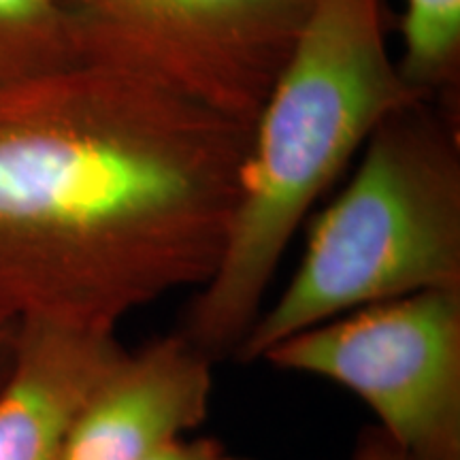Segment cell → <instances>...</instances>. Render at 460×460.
<instances>
[{"instance_id": "5b68a950", "label": "cell", "mask_w": 460, "mask_h": 460, "mask_svg": "<svg viewBox=\"0 0 460 460\" xmlns=\"http://www.w3.org/2000/svg\"><path fill=\"white\" fill-rule=\"evenodd\" d=\"M261 360L349 390L405 460H460V288L356 309Z\"/></svg>"}, {"instance_id": "277c9868", "label": "cell", "mask_w": 460, "mask_h": 460, "mask_svg": "<svg viewBox=\"0 0 460 460\" xmlns=\"http://www.w3.org/2000/svg\"><path fill=\"white\" fill-rule=\"evenodd\" d=\"M314 0H60L84 60L252 130Z\"/></svg>"}, {"instance_id": "52a82bcc", "label": "cell", "mask_w": 460, "mask_h": 460, "mask_svg": "<svg viewBox=\"0 0 460 460\" xmlns=\"http://www.w3.org/2000/svg\"><path fill=\"white\" fill-rule=\"evenodd\" d=\"M124 352L115 332L20 326L0 388V460H58L73 420Z\"/></svg>"}, {"instance_id": "8fae6325", "label": "cell", "mask_w": 460, "mask_h": 460, "mask_svg": "<svg viewBox=\"0 0 460 460\" xmlns=\"http://www.w3.org/2000/svg\"><path fill=\"white\" fill-rule=\"evenodd\" d=\"M349 460H405L390 437L377 427H365L356 439Z\"/></svg>"}, {"instance_id": "8992f818", "label": "cell", "mask_w": 460, "mask_h": 460, "mask_svg": "<svg viewBox=\"0 0 460 460\" xmlns=\"http://www.w3.org/2000/svg\"><path fill=\"white\" fill-rule=\"evenodd\" d=\"M214 358L180 331L122 354L84 402L58 460H146L209 416Z\"/></svg>"}, {"instance_id": "9c48e42d", "label": "cell", "mask_w": 460, "mask_h": 460, "mask_svg": "<svg viewBox=\"0 0 460 460\" xmlns=\"http://www.w3.org/2000/svg\"><path fill=\"white\" fill-rule=\"evenodd\" d=\"M401 77L427 101L452 109L460 84V0H405L401 15Z\"/></svg>"}, {"instance_id": "30bf717a", "label": "cell", "mask_w": 460, "mask_h": 460, "mask_svg": "<svg viewBox=\"0 0 460 460\" xmlns=\"http://www.w3.org/2000/svg\"><path fill=\"white\" fill-rule=\"evenodd\" d=\"M146 460H254L241 456V454L230 452L226 446L220 441L209 439V437H199V439H188V437H180V439L169 441V444L160 447L147 456Z\"/></svg>"}, {"instance_id": "7a4b0ae2", "label": "cell", "mask_w": 460, "mask_h": 460, "mask_svg": "<svg viewBox=\"0 0 460 460\" xmlns=\"http://www.w3.org/2000/svg\"><path fill=\"white\" fill-rule=\"evenodd\" d=\"M420 101L390 54L386 0H314L252 126L222 256L181 335L214 360L237 352L315 200L388 115Z\"/></svg>"}, {"instance_id": "3957f363", "label": "cell", "mask_w": 460, "mask_h": 460, "mask_svg": "<svg viewBox=\"0 0 460 460\" xmlns=\"http://www.w3.org/2000/svg\"><path fill=\"white\" fill-rule=\"evenodd\" d=\"M450 109L388 115L352 180L315 217L301 262L233 356L261 360L296 332L369 305L460 288V143Z\"/></svg>"}, {"instance_id": "7c38bea8", "label": "cell", "mask_w": 460, "mask_h": 460, "mask_svg": "<svg viewBox=\"0 0 460 460\" xmlns=\"http://www.w3.org/2000/svg\"><path fill=\"white\" fill-rule=\"evenodd\" d=\"M17 332H20V326L0 324V388H3V384L7 382L11 367H13Z\"/></svg>"}, {"instance_id": "6da1fadb", "label": "cell", "mask_w": 460, "mask_h": 460, "mask_svg": "<svg viewBox=\"0 0 460 460\" xmlns=\"http://www.w3.org/2000/svg\"><path fill=\"white\" fill-rule=\"evenodd\" d=\"M250 132L99 62L0 88V324L115 332L199 290Z\"/></svg>"}, {"instance_id": "ba28073f", "label": "cell", "mask_w": 460, "mask_h": 460, "mask_svg": "<svg viewBox=\"0 0 460 460\" xmlns=\"http://www.w3.org/2000/svg\"><path fill=\"white\" fill-rule=\"evenodd\" d=\"M84 62L60 0H0V88Z\"/></svg>"}]
</instances>
